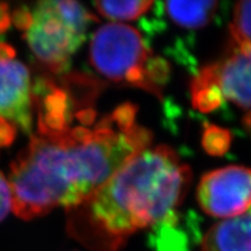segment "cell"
Wrapping results in <instances>:
<instances>
[{"label": "cell", "mask_w": 251, "mask_h": 251, "mask_svg": "<svg viewBox=\"0 0 251 251\" xmlns=\"http://www.w3.org/2000/svg\"><path fill=\"white\" fill-rule=\"evenodd\" d=\"M136 106L126 102L92 127H49L39 122L37 134L11 166L14 214L31 220L89 199L151 147V131L136 121Z\"/></svg>", "instance_id": "1"}, {"label": "cell", "mask_w": 251, "mask_h": 251, "mask_svg": "<svg viewBox=\"0 0 251 251\" xmlns=\"http://www.w3.org/2000/svg\"><path fill=\"white\" fill-rule=\"evenodd\" d=\"M191 170L168 146L149 147L79 205L67 209L72 237L96 251H118L131 235L174 226Z\"/></svg>", "instance_id": "2"}, {"label": "cell", "mask_w": 251, "mask_h": 251, "mask_svg": "<svg viewBox=\"0 0 251 251\" xmlns=\"http://www.w3.org/2000/svg\"><path fill=\"white\" fill-rule=\"evenodd\" d=\"M90 59L107 79L137 87L157 98H162L170 76L168 62L153 54L139 31L124 24H106L96 30Z\"/></svg>", "instance_id": "3"}, {"label": "cell", "mask_w": 251, "mask_h": 251, "mask_svg": "<svg viewBox=\"0 0 251 251\" xmlns=\"http://www.w3.org/2000/svg\"><path fill=\"white\" fill-rule=\"evenodd\" d=\"M96 18L77 1L46 0L35 5L26 27L28 46L50 70L67 69Z\"/></svg>", "instance_id": "4"}, {"label": "cell", "mask_w": 251, "mask_h": 251, "mask_svg": "<svg viewBox=\"0 0 251 251\" xmlns=\"http://www.w3.org/2000/svg\"><path fill=\"white\" fill-rule=\"evenodd\" d=\"M198 111L208 113L231 102L251 112V51H238L203 67L191 83Z\"/></svg>", "instance_id": "5"}, {"label": "cell", "mask_w": 251, "mask_h": 251, "mask_svg": "<svg viewBox=\"0 0 251 251\" xmlns=\"http://www.w3.org/2000/svg\"><path fill=\"white\" fill-rule=\"evenodd\" d=\"M197 199L206 214L230 219L251 208V169L229 165L206 174L197 190Z\"/></svg>", "instance_id": "6"}, {"label": "cell", "mask_w": 251, "mask_h": 251, "mask_svg": "<svg viewBox=\"0 0 251 251\" xmlns=\"http://www.w3.org/2000/svg\"><path fill=\"white\" fill-rule=\"evenodd\" d=\"M0 119L29 131L33 125V100L28 69L13 57L0 58Z\"/></svg>", "instance_id": "7"}, {"label": "cell", "mask_w": 251, "mask_h": 251, "mask_svg": "<svg viewBox=\"0 0 251 251\" xmlns=\"http://www.w3.org/2000/svg\"><path fill=\"white\" fill-rule=\"evenodd\" d=\"M201 251H251V208L208 229Z\"/></svg>", "instance_id": "8"}, {"label": "cell", "mask_w": 251, "mask_h": 251, "mask_svg": "<svg viewBox=\"0 0 251 251\" xmlns=\"http://www.w3.org/2000/svg\"><path fill=\"white\" fill-rule=\"evenodd\" d=\"M219 2L213 0L201 1H166L165 13L169 19L185 29H199L207 26L214 17Z\"/></svg>", "instance_id": "9"}, {"label": "cell", "mask_w": 251, "mask_h": 251, "mask_svg": "<svg viewBox=\"0 0 251 251\" xmlns=\"http://www.w3.org/2000/svg\"><path fill=\"white\" fill-rule=\"evenodd\" d=\"M152 1L148 0H129V1H96L97 11L102 17L115 21H128L140 18L148 12Z\"/></svg>", "instance_id": "10"}, {"label": "cell", "mask_w": 251, "mask_h": 251, "mask_svg": "<svg viewBox=\"0 0 251 251\" xmlns=\"http://www.w3.org/2000/svg\"><path fill=\"white\" fill-rule=\"evenodd\" d=\"M230 35L235 50L251 51V1H240L235 4Z\"/></svg>", "instance_id": "11"}, {"label": "cell", "mask_w": 251, "mask_h": 251, "mask_svg": "<svg viewBox=\"0 0 251 251\" xmlns=\"http://www.w3.org/2000/svg\"><path fill=\"white\" fill-rule=\"evenodd\" d=\"M12 208V193L8 180L0 172V221Z\"/></svg>", "instance_id": "12"}, {"label": "cell", "mask_w": 251, "mask_h": 251, "mask_svg": "<svg viewBox=\"0 0 251 251\" xmlns=\"http://www.w3.org/2000/svg\"><path fill=\"white\" fill-rule=\"evenodd\" d=\"M9 21H11V18H9L8 6L0 2V34L7 29V27L9 26Z\"/></svg>", "instance_id": "13"}, {"label": "cell", "mask_w": 251, "mask_h": 251, "mask_svg": "<svg viewBox=\"0 0 251 251\" xmlns=\"http://www.w3.org/2000/svg\"><path fill=\"white\" fill-rule=\"evenodd\" d=\"M243 122H244V126H246V127H247L248 131H249L250 135H251V112L248 113L246 117H244Z\"/></svg>", "instance_id": "14"}]
</instances>
